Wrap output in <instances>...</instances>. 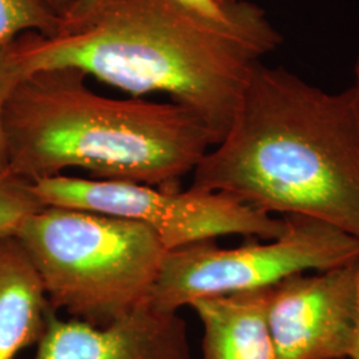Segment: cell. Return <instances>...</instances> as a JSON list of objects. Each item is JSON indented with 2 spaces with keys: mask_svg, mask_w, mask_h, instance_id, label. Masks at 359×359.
Instances as JSON below:
<instances>
[{
  "mask_svg": "<svg viewBox=\"0 0 359 359\" xmlns=\"http://www.w3.org/2000/svg\"><path fill=\"white\" fill-rule=\"evenodd\" d=\"M31 74L75 68L132 97L165 93L221 142L248 80L283 36L246 1L231 22L198 16L176 0H102L80 25L46 38L23 34Z\"/></svg>",
  "mask_w": 359,
  "mask_h": 359,
  "instance_id": "1",
  "label": "cell"
},
{
  "mask_svg": "<svg viewBox=\"0 0 359 359\" xmlns=\"http://www.w3.org/2000/svg\"><path fill=\"white\" fill-rule=\"evenodd\" d=\"M193 189L264 213L327 222L359 240V107L283 67L259 63L231 127L193 170Z\"/></svg>",
  "mask_w": 359,
  "mask_h": 359,
  "instance_id": "2",
  "label": "cell"
},
{
  "mask_svg": "<svg viewBox=\"0 0 359 359\" xmlns=\"http://www.w3.org/2000/svg\"><path fill=\"white\" fill-rule=\"evenodd\" d=\"M75 68L27 75L4 109L8 170L29 182L80 168L93 179L180 189L215 139L177 103L114 99Z\"/></svg>",
  "mask_w": 359,
  "mask_h": 359,
  "instance_id": "3",
  "label": "cell"
},
{
  "mask_svg": "<svg viewBox=\"0 0 359 359\" xmlns=\"http://www.w3.org/2000/svg\"><path fill=\"white\" fill-rule=\"evenodd\" d=\"M15 237L51 308L93 326L148 301L168 252L139 222L60 206L31 215Z\"/></svg>",
  "mask_w": 359,
  "mask_h": 359,
  "instance_id": "4",
  "label": "cell"
},
{
  "mask_svg": "<svg viewBox=\"0 0 359 359\" xmlns=\"http://www.w3.org/2000/svg\"><path fill=\"white\" fill-rule=\"evenodd\" d=\"M283 234L269 243L224 249L212 241L169 250L149 295L151 304L179 311L217 295L270 287L308 270L333 269L359 259V240L317 218L286 215Z\"/></svg>",
  "mask_w": 359,
  "mask_h": 359,
  "instance_id": "5",
  "label": "cell"
},
{
  "mask_svg": "<svg viewBox=\"0 0 359 359\" xmlns=\"http://www.w3.org/2000/svg\"><path fill=\"white\" fill-rule=\"evenodd\" d=\"M44 206L88 210L149 228L168 252L224 236L280 237L285 219L271 217L229 194L189 188L164 189L139 182L59 175L32 182Z\"/></svg>",
  "mask_w": 359,
  "mask_h": 359,
  "instance_id": "6",
  "label": "cell"
},
{
  "mask_svg": "<svg viewBox=\"0 0 359 359\" xmlns=\"http://www.w3.org/2000/svg\"><path fill=\"white\" fill-rule=\"evenodd\" d=\"M359 259L270 286L268 322L280 359H345L359 325Z\"/></svg>",
  "mask_w": 359,
  "mask_h": 359,
  "instance_id": "7",
  "label": "cell"
},
{
  "mask_svg": "<svg viewBox=\"0 0 359 359\" xmlns=\"http://www.w3.org/2000/svg\"><path fill=\"white\" fill-rule=\"evenodd\" d=\"M34 359H191V346L179 313L148 299L105 326L53 311Z\"/></svg>",
  "mask_w": 359,
  "mask_h": 359,
  "instance_id": "8",
  "label": "cell"
},
{
  "mask_svg": "<svg viewBox=\"0 0 359 359\" xmlns=\"http://www.w3.org/2000/svg\"><path fill=\"white\" fill-rule=\"evenodd\" d=\"M269 290L208 297L189 305L204 326L203 359H280L268 322Z\"/></svg>",
  "mask_w": 359,
  "mask_h": 359,
  "instance_id": "9",
  "label": "cell"
},
{
  "mask_svg": "<svg viewBox=\"0 0 359 359\" xmlns=\"http://www.w3.org/2000/svg\"><path fill=\"white\" fill-rule=\"evenodd\" d=\"M51 308L38 271L16 237L0 241V359L38 345Z\"/></svg>",
  "mask_w": 359,
  "mask_h": 359,
  "instance_id": "10",
  "label": "cell"
},
{
  "mask_svg": "<svg viewBox=\"0 0 359 359\" xmlns=\"http://www.w3.org/2000/svg\"><path fill=\"white\" fill-rule=\"evenodd\" d=\"M62 23L63 19L43 0H0V43L26 32L52 38L60 32Z\"/></svg>",
  "mask_w": 359,
  "mask_h": 359,
  "instance_id": "11",
  "label": "cell"
},
{
  "mask_svg": "<svg viewBox=\"0 0 359 359\" xmlns=\"http://www.w3.org/2000/svg\"><path fill=\"white\" fill-rule=\"evenodd\" d=\"M43 208L32 182L11 170L0 173V241L15 237L26 218Z\"/></svg>",
  "mask_w": 359,
  "mask_h": 359,
  "instance_id": "12",
  "label": "cell"
},
{
  "mask_svg": "<svg viewBox=\"0 0 359 359\" xmlns=\"http://www.w3.org/2000/svg\"><path fill=\"white\" fill-rule=\"evenodd\" d=\"M31 74L23 35L0 43V173L8 170L4 109L18 84Z\"/></svg>",
  "mask_w": 359,
  "mask_h": 359,
  "instance_id": "13",
  "label": "cell"
},
{
  "mask_svg": "<svg viewBox=\"0 0 359 359\" xmlns=\"http://www.w3.org/2000/svg\"><path fill=\"white\" fill-rule=\"evenodd\" d=\"M193 13L215 22H231L244 11L245 0H176Z\"/></svg>",
  "mask_w": 359,
  "mask_h": 359,
  "instance_id": "14",
  "label": "cell"
},
{
  "mask_svg": "<svg viewBox=\"0 0 359 359\" xmlns=\"http://www.w3.org/2000/svg\"><path fill=\"white\" fill-rule=\"evenodd\" d=\"M100 1L102 0H76L71 11L67 13V16L63 19L62 29H68L80 25L93 13V10L100 4Z\"/></svg>",
  "mask_w": 359,
  "mask_h": 359,
  "instance_id": "15",
  "label": "cell"
},
{
  "mask_svg": "<svg viewBox=\"0 0 359 359\" xmlns=\"http://www.w3.org/2000/svg\"><path fill=\"white\" fill-rule=\"evenodd\" d=\"M52 11L57 13L62 19H65L67 13L71 11L76 0H43Z\"/></svg>",
  "mask_w": 359,
  "mask_h": 359,
  "instance_id": "16",
  "label": "cell"
},
{
  "mask_svg": "<svg viewBox=\"0 0 359 359\" xmlns=\"http://www.w3.org/2000/svg\"><path fill=\"white\" fill-rule=\"evenodd\" d=\"M354 76H355V83H354V86L351 88L354 90L359 107V56L358 59H357V63H355V68H354Z\"/></svg>",
  "mask_w": 359,
  "mask_h": 359,
  "instance_id": "17",
  "label": "cell"
},
{
  "mask_svg": "<svg viewBox=\"0 0 359 359\" xmlns=\"http://www.w3.org/2000/svg\"><path fill=\"white\" fill-rule=\"evenodd\" d=\"M358 283H359V274H358ZM350 359H359V325H358V333H357V339H355V345H354V350H353V354Z\"/></svg>",
  "mask_w": 359,
  "mask_h": 359,
  "instance_id": "18",
  "label": "cell"
}]
</instances>
